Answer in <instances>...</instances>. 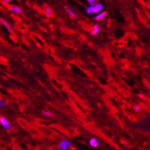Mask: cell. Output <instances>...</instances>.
<instances>
[{
    "mask_svg": "<svg viewBox=\"0 0 150 150\" xmlns=\"http://www.w3.org/2000/svg\"><path fill=\"white\" fill-rule=\"evenodd\" d=\"M106 15H107V12L106 11L102 12V13H99L98 16H96V17H94V20H96V21H100V20H102V19H104L105 17H106Z\"/></svg>",
    "mask_w": 150,
    "mask_h": 150,
    "instance_id": "7",
    "label": "cell"
},
{
    "mask_svg": "<svg viewBox=\"0 0 150 150\" xmlns=\"http://www.w3.org/2000/svg\"><path fill=\"white\" fill-rule=\"evenodd\" d=\"M88 2L89 3V5H91V6H94L96 5V2L94 0H88Z\"/></svg>",
    "mask_w": 150,
    "mask_h": 150,
    "instance_id": "12",
    "label": "cell"
},
{
    "mask_svg": "<svg viewBox=\"0 0 150 150\" xmlns=\"http://www.w3.org/2000/svg\"><path fill=\"white\" fill-rule=\"evenodd\" d=\"M89 144L90 145H91V146L94 147V148H96V147H97L98 146H99V142H98V140H96V138L91 139V140H90Z\"/></svg>",
    "mask_w": 150,
    "mask_h": 150,
    "instance_id": "8",
    "label": "cell"
},
{
    "mask_svg": "<svg viewBox=\"0 0 150 150\" xmlns=\"http://www.w3.org/2000/svg\"><path fill=\"white\" fill-rule=\"evenodd\" d=\"M0 21H1V23H2V24L5 25V27L7 28V29H8V31L9 32H12L13 29H12L11 25L10 24H9V23L6 21V20H5L4 19H1V20H0Z\"/></svg>",
    "mask_w": 150,
    "mask_h": 150,
    "instance_id": "4",
    "label": "cell"
},
{
    "mask_svg": "<svg viewBox=\"0 0 150 150\" xmlns=\"http://www.w3.org/2000/svg\"><path fill=\"white\" fill-rule=\"evenodd\" d=\"M66 9H67V12L68 13H69V14L71 15V16H72V17H73V18H76V13H74V12H73V11L72 10V9L70 8H69V7H68V6H67L66 7Z\"/></svg>",
    "mask_w": 150,
    "mask_h": 150,
    "instance_id": "10",
    "label": "cell"
},
{
    "mask_svg": "<svg viewBox=\"0 0 150 150\" xmlns=\"http://www.w3.org/2000/svg\"><path fill=\"white\" fill-rule=\"evenodd\" d=\"M102 9H103V5H102L101 3L96 4V5L93 6V12H94V13H99V12L101 11Z\"/></svg>",
    "mask_w": 150,
    "mask_h": 150,
    "instance_id": "5",
    "label": "cell"
},
{
    "mask_svg": "<svg viewBox=\"0 0 150 150\" xmlns=\"http://www.w3.org/2000/svg\"><path fill=\"white\" fill-rule=\"evenodd\" d=\"M99 31H100V26L99 25H95L91 30V35L95 36L99 33Z\"/></svg>",
    "mask_w": 150,
    "mask_h": 150,
    "instance_id": "6",
    "label": "cell"
},
{
    "mask_svg": "<svg viewBox=\"0 0 150 150\" xmlns=\"http://www.w3.org/2000/svg\"><path fill=\"white\" fill-rule=\"evenodd\" d=\"M44 12L46 13V15L47 17H53V11H52V9L51 8H50L49 6L46 5L44 6Z\"/></svg>",
    "mask_w": 150,
    "mask_h": 150,
    "instance_id": "3",
    "label": "cell"
},
{
    "mask_svg": "<svg viewBox=\"0 0 150 150\" xmlns=\"http://www.w3.org/2000/svg\"><path fill=\"white\" fill-rule=\"evenodd\" d=\"M72 146L71 142L68 140H63L59 144V146L61 150H67V148Z\"/></svg>",
    "mask_w": 150,
    "mask_h": 150,
    "instance_id": "1",
    "label": "cell"
},
{
    "mask_svg": "<svg viewBox=\"0 0 150 150\" xmlns=\"http://www.w3.org/2000/svg\"><path fill=\"white\" fill-rule=\"evenodd\" d=\"M43 114H44L45 116H46V117H51L52 114L51 112H49V111H44L43 112Z\"/></svg>",
    "mask_w": 150,
    "mask_h": 150,
    "instance_id": "13",
    "label": "cell"
},
{
    "mask_svg": "<svg viewBox=\"0 0 150 150\" xmlns=\"http://www.w3.org/2000/svg\"><path fill=\"white\" fill-rule=\"evenodd\" d=\"M134 110H135V111L139 112V111L141 110V106H140V105H136L134 107Z\"/></svg>",
    "mask_w": 150,
    "mask_h": 150,
    "instance_id": "11",
    "label": "cell"
},
{
    "mask_svg": "<svg viewBox=\"0 0 150 150\" xmlns=\"http://www.w3.org/2000/svg\"><path fill=\"white\" fill-rule=\"evenodd\" d=\"M10 9L11 11L15 12V13H22L23 14V11H22L21 8H18L17 6H10Z\"/></svg>",
    "mask_w": 150,
    "mask_h": 150,
    "instance_id": "9",
    "label": "cell"
},
{
    "mask_svg": "<svg viewBox=\"0 0 150 150\" xmlns=\"http://www.w3.org/2000/svg\"><path fill=\"white\" fill-rule=\"evenodd\" d=\"M2 3H3V4L9 3V0H6V1H2Z\"/></svg>",
    "mask_w": 150,
    "mask_h": 150,
    "instance_id": "15",
    "label": "cell"
},
{
    "mask_svg": "<svg viewBox=\"0 0 150 150\" xmlns=\"http://www.w3.org/2000/svg\"><path fill=\"white\" fill-rule=\"evenodd\" d=\"M0 123L2 124L4 129H5L6 130H9L11 129L10 123L5 117H0Z\"/></svg>",
    "mask_w": 150,
    "mask_h": 150,
    "instance_id": "2",
    "label": "cell"
},
{
    "mask_svg": "<svg viewBox=\"0 0 150 150\" xmlns=\"http://www.w3.org/2000/svg\"><path fill=\"white\" fill-rule=\"evenodd\" d=\"M0 106H1V107H5V102L2 100H0Z\"/></svg>",
    "mask_w": 150,
    "mask_h": 150,
    "instance_id": "14",
    "label": "cell"
}]
</instances>
